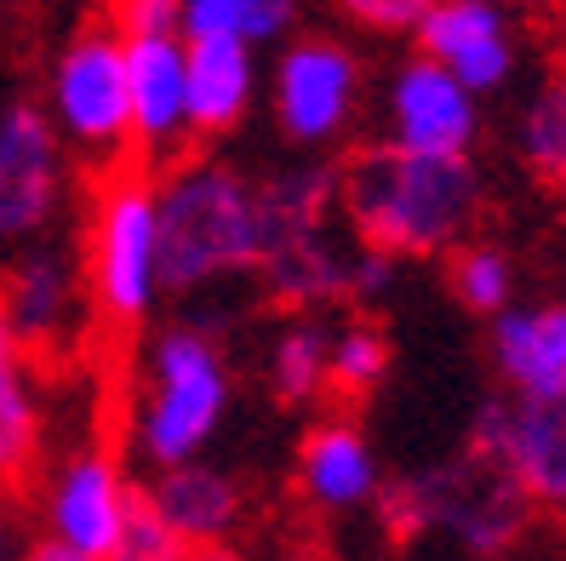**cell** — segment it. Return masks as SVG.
Wrapping results in <instances>:
<instances>
[{"label":"cell","mask_w":566,"mask_h":561,"mask_svg":"<svg viewBox=\"0 0 566 561\" xmlns=\"http://www.w3.org/2000/svg\"><path fill=\"white\" fill-rule=\"evenodd\" d=\"M160 195V263L166 292H207L241 281L263 258V184L229 160H172Z\"/></svg>","instance_id":"3"},{"label":"cell","mask_w":566,"mask_h":561,"mask_svg":"<svg viewBox=\"0 0 566 561\" xmlns=\"http://www.w3.org/2000/svg\"><path fill=\"white\" fill-rule=\"evenodd\" d=\"M81 276L92 292V315L109 333H144L149 315L166 299V263H160V195L144 160L104 167V184L86 201L81 229Z\"/></svg>","instance_id":"4"},{"label":"cell","mask_w":566,"mask_h":561,"mask_svg":"<svg viewBox=\"0 0 566 561\" xmlns=\"http://www.w3.org/2000/svg\"><path fill=\"white\" fill-rule=\"evenodd\" d=\"M75 155L57 138L41 104L12 97L0 104V258L46 241L70 212Z\"/></svg>","instance_id":"9"},{"label":"cell","mask_w":566,"mask_h":561,"mask_svg":"<svg viewBox=\"0 0 566 561\" xmlns=\"http://www.w3.org/2000/svg\"><path fill=\"white\" fill-rule=\"evenodd\" d=\"M486 184L470 155H423L401 144H360L338 167V218L360 247L389 258H447L475 229Z\"/></svg>","instance_id":"1"},{"label":"cell","mask_w":566,"mask_h":561,"mask_svg":"<svg viewBox=\"0 0 566 561\" xmlns=\"http://www.w3.org/2000/svg\"><path fill=\"white\" fill-rule=\"evenodd\" d=\"M0 310L35 355H70L92 333V292L75 247L29 241L0 263Z\"/></svg>","instance_id":"11"},{"label":"cell","mask_w":566,"mask_h":561,"mask_svg":"<svg viewBox=\"0 0 566 561\" xmlns=\"http://www.w3.org/2000/svg\"><path fill=\"white\" fill-rule=\"evenodd\" d=\"M184 539L172 533V521L155 510V499L138 487L132 492V510H126V527H120V555L115 561H184Z\"/></svg>","instance_id":"25"},{"label":"cell","mask_w":566,"mask_h":561,"mask_svg":"<svg viewBox=\"0 0 566 561\" xmlns=\"http://www.w3.org/2000/svg\"><path fill=\"white\" fill-rule=\"evenodd\" d=\"M497 465L532 510L566 521V389L560 395H492L470 418V447Z\"/></svg>","instance_id":"10"},{"label":"cell","mask_w":566,"mask_h":561,"mask_svg":"<svg viewBox=\"0 0 566 561\" xmlns=\"http://www.w3.org/2000/svg\"><path fill=\"white\" fill-rule=\"evenodd\" d=\"M373 510L384 516L395 544L447 539L463 555H510L532 521V505L521 499V487L475 453L452 458V465L395 476V481L384 476V492Z\"/></svg>","instance_id":"5"},{"label":"cell","mask_w":566,"mask_h":561,"mask_svg":"<svg viewBox=\"0 0 566 561\" xmlns=\"http://www.w3.org/2000/svg\"><path fill=\"white\" fill-rule=\"evenodd\" d=\"M35 350L18 339V326L0 310V487H23L41 470L46 447V389Z\"/></svg>","instance_id":"19"},{"label":"cell","mask_w":566,"mask_h":561,"mask_svg":"<svg viewBox=\"0 0 566 561\" xmlns=\"http://www.w3.org/2000/svg\"><path fill=\"white\" fill-rule=\"evenodd\" d=\"M263 378L281 407H310L326 395V321L310 310H292V321H281V333L270 339V361Z\"/></svg>","instance_id":"21"},{"label":"cell","mask_w":566,"mask_h":561,"mask_svg":"<svg viewBox=\"0 0 566 561\" xmlns=\"http://www.w3.org/2000/svg\"><path fill=\"white\" fill-rule=\"evenodd\" d=\"M504 7H515V12H538V18H555V12H566V0H504Z\"/></svg>","instance_id":"27"},{"label":"cell","mask_w":566,"mask_h":561,"mask_svg":"<svg viewBox=\"0 0 566 561\" xmlns=\"http://www.w3.org/2000/svg\"><path fill=\"white\" fill-rule=\"evenodd\" d=\"M138 481L104 441L63 453L41 481V555L46 561H115Z\"/></svg>","instance_id":"8"},{"label":"cell","mask_w":566,"mask_h":561,"mask_svg":"<svg viewBox=\"0 0 566 561\" xmlns=\"http://www.w3.org/2000/svg\"><path fill=\"white\" fill-rule=\"evenodd\" d=\"M258 46L229 35H189V138H229L258 110Z\"/></svg>","instance_id":"17"},{"label":"cell","mask_w":566,"mask_h":561,"mask_svg":"<svg viewBox=\"0 0 566 561\" xmlns=\"http://www.w3.org/2000/svg\"><path fill=\"white\" fill-rule=\"evenodd\" d=\"M270 115L297 155L338 149L366 104V63L332 29H292L270 70Z\"/></svg>","instance_id":"7"},{"label":"cell","mask_w":566,"mask_h":561,"mask_svg":"<svg viewBox=\"0 0 566 561\" xmlns=\"http://www.w3.org/2000/svg\"><path fill=\"white\" fill-rule=\"evenodd\" d=\"M132 149L138 160H172L189 144V35L184 29H120Z\"/></svg>","instance_id":"13"},{"label":"cell","mask_w":566,"mask_h":561,"mask_svg":"<svg viewBox=\"0 0 566 561\" xmlns=\"http://www.w3.org/2000/svg\"><path fill=\"white\" fill-rule=\"evenodd\" d=\"M46 121L57 126V138L70 144L75 160L92 167H120L132 160V92H126V52L120 29L109 18L81 23L70 41L57 46L46 70Z\"/></svg>","instance_id":"6"},{"label":"cell","mask_w":566,"mask_h":561,"mask_svg":"<svg viewBox=\"0 0 566 561\" xmlns=\"http://www.w3.org/2000/svg\"><path fill=\"white\" fill-rule=\"evenodd\" d=\"M7 544H12V539H7V527H0V555H7Z\"/></svg>","instance_id":"28"},{"label":"cell","mask_w":566,"mask_h":561,"mask_svg":"<svg viewBox=\"0 0 566 561\" xmlns=\"http://www.w3.org/2000/svg\"><path fill=\"white\" fill-rule=\"evenodd\" d=\"M389 333L378 321H366V310H355L344 326H326V389L338 402H366L389 378Z\"/></svg>","instance_id":"23"},{"label":"cell","mask_w":566,"mask_h":561,"mask_svg":"<svg viewBox=\"0 0 566 561\" xmlns=\"http://www.w3.org/2000/svg\"><path fill=\"white\" fill-rule=\"evenodd\" d=\"M297 499L304 510L326 516V521H344L378 505L384 492V465H378V447L373 436L360 430L355 418H321L304 430L297 441Z\"/></svg>","instance_id":"15"},{"label":"cell","mask_w":566,"mask_h":561,"mask_svg":"<svg viewBox=\"0 0 566 561\" xmlns=\"http://www.w3.org/2000/svg\"><path fill=\"white\" fill-rule=\"evenodd\" d=\"M384 138L423 155H470L481 138V97L447 63L412 52L384 81Z\"/></svg>","instance_id":"12"},{"label":"cell","mask_w":566,"mask_h":561,"mask_svg":"<svg viewBox=\"0 0 566 561\" xmlns=\"http://www.w3.org/2000/svg\"><path fill=\"white\" fill-rule=\"evenodd\" d=\"M418 52L470 86L475 97H497L521 70V35H515V7L504 0H436L412 29Z\"/></svg>","instance_id":"14"},{"label":"cell","mask_w":566,"mask_h":561,"mask_svg":"<svg viewBox=\"0 0 566 561\" xmlns=\"http://www.w3.org/2000/svg\"><path fill=\"white\" fill-rule=\"evenodd\" d=\"M229 407H235V361H229L218 326L207 321H166L149 333L126 395V453L144 470H166L201 458Z\"/></svg>","instance_id":"2"},{"label":"cell","mask_w":566,"mask_h":561,"mask_svg":"<svg viewBox=\"0 0 566 561\" xmlns=\"http://www.w3.org/2000/svg\"><path fill=\"white\" fill-rule=\"evenodd\" d=\"M429 7H436V0H332V12H338L349 29H360V35H384V41L412 35Z\"/></svg>","instance_id":"26"},{"label":"cell","mask_w":566,"mask_h":561,"mask_svg":"<svg viewBox=\"0 0 566 561\" xmlns=\"http://www.w3.org/2000/svg\"><path fill=\"white\" fill-rule=\"evenodd\" d=\"M149 499L155 510L172 521V533L184 539V550H223L229 539L247 527V481L235 470L212 465V458H184V465L149 470Z\"/></svg>","instance_id":"16"},{"label":"cell","mask_w":566,"mask_h":561,"mask_svg":"<svg viewBox=\"0 0 566 561\" xmlns=\"http://www.w3.org/2000/svg\"><path fill=\"white\" fill-rule=\"evenodd\" d=\"M492 321V367L510 395H560L566 389V304H504Z\"/></svg>","instance_id":"18"},{"label":"cell","mask_w":566,"mask_h":561,"mask_svg":"<svg viewBox=\"0 0 566 561\" xmlns=\"http://www.w3.org/2000/svg\"><path fill=\"white\" fill-rule=\"evenodd\" d=\"M447 281H452V299L470 315H497L515 299V258L504 247H492V241L463 236L447 252Z\"/></svg>","instance_id":"24"},{"label":"cell","mask_w":566,"mask_h":561,"mask_svg":"<svg viewBox=\"0 0 566 561\" xmlns=\"http://www.w3.org/2000/svg\"><path fill=\"white\" fill-rule=\"evenodd\" d=\"M515 155L544 189L566 195V41H560V63L526 97V110L515 121Z\"/></svg>","instance_id":"20"},{"label":"cell","mask_w":566,"mask_h":561,"mask_svg":"<svg viewBox=\"0 0 566 561\" xmlns=\"http://www.w3.org/2000/svg\"><path fill=\"white\" fill-rule=\"evenodd\" d=\"M297 18H304V0H178L184 35H229L247 46L286 41Z\"/></svg>","instance_id":"22"}]
</instances>
